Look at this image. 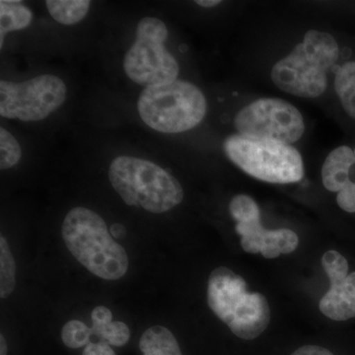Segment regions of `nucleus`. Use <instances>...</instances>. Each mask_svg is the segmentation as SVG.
Segmentation results:
<instances>
[{
    "label": "nucleus",
    "mask_w": 355,
    "mask_h": 355,
    "mask_svg": "<svg viewBox=\"0 0 355 355\" xmlns=\"http://www.w3.org/2000/svg\"><path fill=\"white\" fill-rule=\"evenodd\" d=\"M62 235L72 256L93 275L116 280L127 273L125 248L114 241L106 222L93 210H70L62 223Z\"/></svg>",
    "instance_id": "f257e3e1"
},
{
    "label": "nucleus",
    "mask_w": 355,
    "mask_h": 355,
    "mask_svg": "<svg viewBox=\"0 0 355 355\" xmlns=\"http://www.w3.org/2000/svg\"><path fill=\"white\" fill-rule=\"evenodd\" d=\"M338 57L340 49L331 35L309 30L291 55L273 65V83L291 95L319 97L327 88V71Z\"/></svg>",
    "instance_id": "f03ea898"
},
{
    "label": "nucleus",
    "mask_w": 355,
    "mask_h": 355,
    "mask_svg": "<svg viewBox=\"0 0 355 355\" xmlns=\"http://www.w3.org/2000/svg\"><path fill=\"white\" fill-rule=\"evenodd\" d=\"M109 179L123 202L153 214H163L182 202L184 191L176 178L144 159L120 156L110 166Z\"/></svg>",
    "instance_id": "7ed1b4c3"
},
{
    "label": "nucleus",
    "mask_w": 355,
    "mask_h": 355,
    "mask_svg": "<svg viewBox=\"0 0 355 355\" xmlns=\"http://www.w3.org/2000/svg\"><path fill=\"white\" fill-rule=\"evenodd\" d=\"M137 110L141 120L154 130L179 133L197 127L203 120L207 99L193 83L176 80L144 89Z\"/></svg>",
    "instance_id": "20e7f679"
},
{
    "label": "nucleus",
    "mask_w": 355,
    "mask_h": 355,
    "mask_svg": "<svg viewBox=\"0 0 355 355\" xmlns=\"http://www.w3.org/2000/svg\"><path fill=\"white\" fill-rule=\"evenodd\" d=\"M223 148L236 166L261 181L297 183L304 176L302 157L291 144L234 135L225 139Z\"/></svg>",
    "instance_id": "39448f33"
},
{
    "label": "nucleus",
    "mask_w": 355,
    "mask_h": 355,
    "mask_svg": "<svg viewBox=\"0 0 355 355\" xmlns=\"http://www.w3.org/2000/svg\"><path fill=\"white\" fill-rule=\"evenodd\" d=\"M167 37V27L158 18L139 21L137 40L123 58V70L135 83L147 88L177 80L179 64L165 48Z\"/></svg>",
    "instance_id": "423d86ee"
},
{
    "label": "nucleus",
    "mask_w": 355,
    "mask_h": 355,
    "mask_svg": "<svg viewBox=\"0 0 355 355\" xmlns=\"http://www.w3.org/2000/svg\"><path fill=\"white\" fill-rule=\"evenodd\" d=\"M67 99L62 79L44 74L16 83L0 81V114L23 121L44 120L57 111Z\"/></svg>",
    "instance_id": "0eeeda50"
},
{
    "label": "nucleus",
    "mask_w": 355,
    "mask_h": 355,
    "mask_svg": "<svg viewBox=\"0 0 355 355\" xmlns=\"http://www.w3.org/2000/svg\"><path fill=\"white\" fill-rule=\"evenodd\" d=\"M234 125L239 135L291 144L302 137L304 120L291 103L277 98H263L243 108Z\"/></svg>",
    "instance_id": "6e6552de"
},
{
    "label": "nucleus",
    "mask_w": 355,
    "mask_h": 355,
    "mask_svg": "<svg viewBox=\"0 0 355 355\" xmlns=\"http://www.w3.org/2000/svg\"><path fill=\"white\" fill-rule=\"evenodd\" d=\"M248 293L245 279L230 268L219 266L210 273L207 303L212 312L227 326Z\"/></svg>",
    "instance_id": "1a4fd4ad"
},
{
    "label": "nucleus",
    "mask_w": 355,
    "mask_h": 355,
    "mask_svg": "<svg viewBox=\"0 0 355 355\" xmlns=\"http://www.w3.org/2000/svg\"><path fill=\"white\" fill-rule=\"evenodd\" d=\"M270 321V309L263 294L248 293L235 311L228 327L242 340H251L260 336Z\"/></svg>",
    "instance_id": "9d476101"
},
{
    "label": "nucleus",
    "mask_w": 355,
    "mask_h": 355,
    "mask_svg": "<svg viewBox=\"0 0 355 355\" xmlns=\"http://www.w3.org/2000/svg\"><path fill=\"white\" fill-rule=\"evenodd\" d=\"M320 310L335 321L355 318V272L349 273L342 282L331 284L330 289L320 301Z\"/></svg>",
    "instance_id": "9b49d317"
},
{
    "label": "nucleus",
    "mask_w": 355,
    "mask_h": 355,
    "mask_svg": "<svg viewBox=\"0 0 355 355\" xmlns=\"http://www.w3.org/2000/svg\"><path fill=\"white\" fill-rule=\"evenodd\" d=\"M355 163L354 153L349 146L331 151L322 167V181L330 191H342L349 183V170Z\"/></svg>",
    "instance_id": "f8f14e48"
},
{
    "label": "nucleus",
    "mask_w": 355,
    "mask_h": 355,
    "mask_svg": "<svg viewBox=\"0 0 355 355\" xmlns=\"http://www.w3.org/2000/svg\"><path fill=\"white\" fill-rule=\"evenodd\" d=\"M113 314L106 306L99 305L91 313L92 335L97 336L110 345L123 347L130 338L128 327L123 322H112Z\"/></svg>",
    "instance_id": "ddd939ff"
},
{
    "label": "nucleus",
    "mask_w": 355,
    "mask_h": 355,
    "mask_svg": "<svg viewBox=\"0 0 355 355\" xmlns=\"http://www.w3.org/2000/svg\"><path fill=\"white\" fill-rule=\"evenodd\" d=\"M142 355H183L172 331L162 326L147 329L139 340Z\"/></svg>",
    "instance_id": "4468645a"
},
{
    "label": "nucleus",
    "mask_w": 355,
    "mask_h": 355,
    "mask_svg": "<svg viewBox=\"0 0 355 355\" xmlns=\"http://www.w3.org/2000/svg\"><path fill=\"white\" fill-rule=\"evenodd\" d=\"M19 0L0 1V46H3L6 33L17 31L31 24L33 13L28 7L20 4Z\"/></svg>",
    "instance_id": "2eb2a0df"
},
{
    "label": "nucleus",
    "mask_w": 355,
    "mask_h": 355,
    "mask_svg": "<svg viewBox=\"0 0 355 355\" xmlns=\"http://www.w3.org/2000/svg\"><path fill=\"white\" fill-rule=\"evenodd\" d=\"M298 236L291 229H266L261 243L260 253L266 259L277 258L280 254H291L297 249Z\"/></svg>",
    "instance_id": "dca6fc26"
},
{
    "label": "nucleus",
    "mask_w": 355,
    "mask_h": 355,
    "mask_svg": "<svg viewBox=\"0 0 355 355\" xmlns=\"http://www.w3.org/2000/svg\"><path fill=\"white\" fill-rule=\"evenodd\" d=\"M89 0H46V6L51 17L60 24L73 25L87 15Z\"/></svg>",
    "instance_id": "f3484780"
},
{
    "label": "nucleus",
    "mask_w": 355,
    "mask_h": 355,
    "mask_svg": "<svg viewBox=\"0 0 355 355\" xmlns=\"http://www.w3.org/2000/svg\"><path fill=\"white\" fill-rule=\"evenodd\" d=\"M335 88L343 109L355 119V62L340 67L336 74Z\"/></svg>",
    "instance_id": "a211bd4d"
},
{
    "label": "nucleus",
    "mask_w": 355,
    "mask_h": 355,
    "mask_svg": "<svg viewBox=\"0 0 355 355\" xmlns=\"http://www.w3.org/2000/svg\"><path fill=\"white\" fill-rule=\"evenodd\" d=\"M16 265L8 244L0 237V297H8L15 288Z\"/></svg>",
    "instance_id": "6ab92c4d"
},
{
    "label": "nucleus",
    "mask_w": 355,
    "mask_h": 355,
    "mask_svg": "<svg viewBox=\"0 0 355 355\" xmlns=\"http://www.w3.org/2000/svg\"><path fill=\"white\" fill-rule=\"evenodd\" d=\"M229 210L237 223L261 220L260 209L253 198L249 196H236L231 200Z\"/></svg>",
    "instance_id": "aec40b11"
},
{
    "label": "nucleus",
    "mask_w": 355,
    "mask_h": 355,
    "mask_svg": "<svg viewBox=\"0 0 355 355\" xmlns=\"http://www.w3.org/2000/svg\"><path fill=\"white\" fill-rule=\"evenodd\" d=\"M92 335L91 328L79 320H71L64 324L62 330V340L69 349L86 347Z\"/></svg>",
    "instance_id": "412c9836"
},
{
    "label": "nucleus",
    "mask_w": 355,
    "mask_h": 355,
    "mask_svg": "<svg viewBox=\"0 0 355 355\" xmlns=\"http://www.w3.org/2000/svg\"><path fill=\"white\" fill-rule=\"evenodd\" d=\"M21 147L15 137L4 128H0V168L7 170L19 162Z\"/></svg>",
    "instance_id": "4be33fe9"
},
{
    "label": "nucleus",
    "mask_w": 355,
    "mask_h": 355,
    "mask_svg": "<svg viewBox=\"0 0 355 355\" xmlns=\"http://www.w3.org/2000/svg\"><path fill=\"white\" fill-rule=\"evenodd\" d=\"M322 266H323L331 284L342 282L349 275L347 261L345 260V257L334 250L324 254L323 258H322Z\"/></svg>",
    "instance_id": "5701e85b"
},
{
    "label": "nucleus",
    "mask_w": 355,
    "mask_h": 355,
    "mask_svg": "<svg viewBox=\"0 0 355 355\" xmlns=\"http://www.w3.org/2000/svg\"><path fill=\"white\" fill-rule=\"evenodd\" d=\"M336 202L345 211L355 214V183L350 181L342 191H338Z\"/></svg>",
    "instance_id": "b1692460"
},
{
    "label": "nucleus",
    "mask_w": 355,
    "mask_h": 355,
    "mask_svg": "<svg viewBox=\"0 0 355 355\" xmlns=\"http://www.w3.org/2000/svg\"><path fill=\"white\" fill-rule=\"evenodd\" d=\"M83 355H116L111 345L105 340L99 343H89L83 352Z\"/></svg>",
    "instance_id": "393cba45"
},
{
    "label": "nucleus",
    "mask_w": 355,
    "mask_h": 355,
    "mask_svg": "<svg viewBox=\"0 0 355 355\" xmlns=\"http://www.w3.org/2000/svg\"><path fill=\"white\" fill-rule=\"evenodd\" d=\"M291 355H334L330 350L319 345H304L295 350Z\"/></svg>",
    "instance_id": "a878e982"
},
{
    "label": "nucleus",
    "mask_w": 355,
    "mask_h": 355,
    "mask_svg": "<svg viewBox=\"0 0 355 355\" xmlns=\"http://www.w3.org/2000/svg\"><path fill=\"white\" fill-rule=\"evenodd\" d=\"M110 232H111V235L114 238L120 239V238H123L125 235V228L121 225V224H114L111 229H110Z\"/></svg>",
    "instance_id": "bb28decb"
},
{
    "label": "nucleus",
    "mask_w": 355,
    "mask_h": 355,
    "mask_svg": "<svg viewBox=\"0 0 355 355\" xmlns=\"http://www.w3.org/2000/svg\"><path fill=\"white\" fill-rule=\"evenodd\" d=\"M220 2L221 1H219V0H197L196 3L198 4L200 6L207 7V8H209V7L218 6V4H220Z\"/></svg>",
    "instance_id": "cd10ccee"
},
{
    "label": "nucleus",
    "mask_w": 355,
    "mask_h": 355,
    "mask_svg": "<svg viewBox=\"0 0 355 355\" xmlns=\"http://www.w3.org/2000/svg\"><path fill=\"white\" fill-rule=\"evenodd\" d=\"M0 355H7V343L3 335L0 336Z\"/></svg>",
    "instance_id": "c85d7f7f"
},
{
    "label": "nucleus",
    "mask_w": 355,
    "mask_h": 355,
    "mask_svg": "<svg viewBox=\"0 0 355 355\" xmlns=\"http://www.w3.org/2000/svg\"><path fill=\"white\" fill-rule=\"evenodd\" d=\"M354 159H355V150L354 151Z\"/></svg>",
    "instance_id": "c756f323"
}]
</instances>
